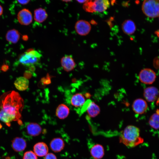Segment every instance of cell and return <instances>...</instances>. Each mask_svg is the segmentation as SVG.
<instances>
[{
  "mask_svg": "<svg viewBox=\"0 0 159 159\" xmlns=\"http://www.w3.org/2000/svg\"><path fill=\"white\" fill-rule=\"evenodd\" d=\"M23 104L17 92L12 91L3 94L0 97V120L8 126L11 122L19 120Z\"/></svg>",
  "mask_w": 159,
  "mask_h": 159,
  "instance_id": "cell-1",
  "label": "cell"
},
{
  "mask_svg": "<svg viewBox=\"0 0 159 159\" xmlns=\"http://www.w3.org/2000/svg\"><path fill=\"white\" fill-rule=\"evenodd\" d=\"M120 141L130 147H134L141 143L143 141L140 136L139 128L134 125L127 126L121 135Z\"/></svg>",
  "mask_w": 159,
  "mask_h": 159,
  "instance_id": "cell-2",
  "label": "cell"
},
{
  "mask_svg": "<svg viewBox=\"0 0 159 159\" xmlns=\"http://www.w3.org/2000/svg\"><path fill=\"white\" fill-rule=\"evenodd\" d=\"M42 56V54L38 51L30 49L21 55L19 61L24 66L30 67L37 64Z\"/></svg>",
  "mask_w": 159,
  "mask_h": 159,
  "instance_id": "cell-3",
  "label": "cell"
},
{
  "mask_svg": "<svg viewBox=\"0 0 159 159\" xmlns=\"http://www.w3.org/2000/svg\"><path fill=\"white\" fill-rule=\"evenodd\" d=\"M142 10L147 16L155 18L159 16V0H145L143 1Z\"/></svg>",
  "mask_w": 159,
  "mask_h": 159,
  "instance_id": "cell-4",
  "label": "cell"
},
{
  "mask_svg": "<svg viewBox=\"0 0 159 159\" xmlns=\"http://www.w3.org/2000/svg\"><path fill=\"white\" fill-rule=\"evenodd\" d=\"M156 78L155 72L149 68L142 69L139 74V78L140 81L144 84L150 85L153 84Z\"/></svg>",
  "mask_w": 159,
  "mask_h": 159,
  "instance_id": "cell-5",
  "label": "cell"
},
{
  "mask_svg": "<svg viewBox=\"0 0 159 159\" xmlns=\"http://www.w3.org/2000/svg\"><path fill=\"white\" fill-rule=\"evenodd\" d=\"M91 26L87 21L83 20L77 21L76 23L75 29L77 33L81 36L88 34L91 30Z\"/></svg>",
  "mask_w": 159,
  "mask_h": 159,
  "instance_id": "cell-6",
  "label": "cell"
},
{
  "mask_svg": "<svg viewBox=\"0 0 159 159\" xmlns=\"http://www.w3.org/2000/svg\"><path fill=\"white\" fill-rule=\"evenodd\" d=\"M17 19L21 24L24 25H29L32 21V14L28 9H24L18 13Z\"/></svg>",
  "mask_w": 159,
  "mask_h": 159,
  "instance_id": "cell-7",
  "label": "cell"
},
{
  "mask_svg": "<svg viewBox=\"0 0 159 159\" xmlns=\"http://www.w3.org/2000/svg\"><path fill=\"white\" fill-rule=\"evenodd\" d=\"M159 92L157 88L154 86L148 87L144 89L143 96L148 102H153L158 98Z\"/></svg>",
  "mask_w": 159,
  "mask_h": 159,
  "instance_id": "cell-8",
  "label": "cell"
},
{
  "mask_svg": "<svg viewBox=\"0 0 159 159\" xmlns=\"http://www.w3.org/2000/svg\"><path fill=\"white\" fill-rule=\"evenodd\" d=\"M132 107L135 113L142 114L146 112L148 108V105L145 100L141 98H138L134 101Z\"/></svg>",
  "mask_w": 159,
  "mask_h": 159,
  "instance_id": "cell-9",
  "label": "cell"
},
{
  "mask_svg": "<svg viewBox=\"0 0 159 159\" xmlns=\"http://www.w3.org/2000/svg\"><path fill=\"white\" fill-rule=\"evenodd\" d=\"M24 131L26 133L31 137L38 135L42 132V128L38 124L34 123H28L25 125Z\"/></svg>",
  "mask_w": 159,
  "mask_h": 159,
  "instance_id": "cell-10",
  "label": "cell"
},
{
  "mask_svg": "<svg viewBox=\"0 0 159 159\" xmlns=\"http://www.w3.org/2000/svg\"><path fill=\"white\" fill-rule=\"evenodd\" d=\"M61 62L64 69L67 71H71L75 67V63L71 55H66L63 57Z\"/></svg>",
  "mask_w": 159,
  "mask_h": 159,
  "instance_id": "cell-11",
  "label": "cell"
},
{
  "mask_svg": "<svg viewBox=\"0 0 159 159\" xmlns=\"http://www.w3.org/2000/svg\"><path fill=\"white\" fill-rule=\"evenodd\" d=\"M33 150L37 156H45L48 153V148L45 143L42 142H39L34 145Z\"/></svg>",
  "mask_w": 159,
  "mask_h": 159,
  "instance_id": "cell-12",
  "label": "cell"
},
{
  "mask_svg": "<svg viewBox=\"0 0 159 159\" xmlns=\"http://www.w3.org/2000/svg\"><path fill=\"white\" fill-rule=\"evenodd\" d=\"M122 28L123 32L127 35L133 34L136 30L135 23L130 19L125 20L122 24Z\"/></svg>",
  "mask_w": 159,
  "mask_h": 159,
  "instance_id": "cell-13",
  "label": "cell"
},
{
  "mask_svg": "<svg viewBox=\"0 0 159 159\" xmlns=\"http://www.w3.org/2000/svg\"><path fill=\"white\" fill-rule=\"evenodd\" d=\"M26 146L25 140L21 138L16 137L12 141V147L16 152L23 151L25 149Z\"/></svg>",
  "mask_w": 159,
  "mask_h": 159,
  "instance_id": "cell-14",
  "label": "cell"
},
{
  "mask_svg": "<svg viewBox=\"0 0 159 159\" xmlns=\"http://www.w3.org/2000/svg\"><path fill=\"white\" fill-rule=\"evenodd\" d=\"M91 155L95 159H100L102 158L104 154L103 146L99 144H96L92 146L90 149Z\"/></svg>",
  "mask_w": 159,
  "mask_h": 159,
  "instance_id": "cell-15",
  "label": "cell"
},
{
  "mask_svg": "<svg viewBox=\"0 0 159 159\" xmlns=\"http://www.w3.org/2000/svg\"><path fill=\"white\" fill-rule=\"evenodd\" d=\"M110 5V3L107 0H95L93 1L94 12H102L106 10Z\"/></svg>",
  "mask_w": 159,
  "mask_h": 159,
  "instance_id": "cell-16",
  "label": "cell"
},
{
  "mask_svg": "<svg viewBox=\"0 0 159 159\" xmlns=\"http://www.w3.org/2000/svg\"><path fill=\"white\" fill-rule=\"evenodd\" d=\"M50 148L55 152L61 151L64 146L63 140L60 138H57L53 139L50 143Z\"/></svg>",
  "mask_w": 159,
  "mask_h": 159,
  "instance_id": "cell-17",
  "label": "cell"
},
{
  "mask_svg": "<svg viewBox=\"0 0 159 159\" xmlns=\"http://www.w3.org/2000/svg\"><path fill=\"white\" fill-rule=\"evenodd\" d=\"M16 88L20 91H24L26 90L29 85V81L26 77H20L17 78L14 82Z\"/></svg>",
  "mask_w": 159,
  "mask_h": 159,
  "instance_id": "cell-18",
  "label": "cell"
},
{
  "mask_svg": "<svg viewBox=\"0 0 159 159\" xmlns=\"http://www.w3.org/2000/svg\"><path fill=\"white\" fill-rule=\"evenodd\" d=\"M47 16L48 15L46 11L43 8H39L34 11V19L37 22H43L46 20Z\"/></svg>",
  "mask_w": 159,
  "mask_h": 159,
  "instance_id": "cell-19",
  "label": "cell"
},
{
  "mask_svg": "<svg viewBox=\"0 0 159 159\" xmlns=\"http://www.w3.org/2000/svg\"><path fill=\"white\" fill-rule=\"evenodd\" d=\"M20 36L19 33L18 31L15 29H12L7 32L6 38L9 42L15 44L19 41Z\"/></svg>",
  "mask_w": 159,
  "mask_h": 159,
  "instance_id": "cell-20",
  "label": "cell"
},
{
  "mask_svg": "<svg viewBox=\"0 0 159 159\" xmlns=\"http://www.w3.org/2000/svg\"><path fill=\"white\" fill-rule=\"evenodd\" d=\"M85 101L84 96L79 93L74 95L71 99V104L75 107H81Z\"/></svg>",
  "mask_w": 159,
  "mask_h": 159,
  "instance_id": "cell-21",
  "label": "cell"
},
{
  "mask_svg": "<svg viewBox=\"0 0 159 159\" xmlns=\"http://www.w3.org/2000/svg\"><path fill=\"white\" fill-rule=\"evenodd\" d=\"M69 109L65 105H60L57 108L56 115L59 118L64 119L67 117L69 113Z\"/></svg>",
  "mask_w": 159,
  "mask_h": 159,
  "instance_id": "cell-22",
  "label": "cell"
},
{
  "mask_svg": "<svg viewBox=\"0 0 159 159\" xmlns=\"http://www.w3.org/2000/svg\"><path fill=\"white\" fill-rule=\"evenodd\" d=\"M150 126L155 130L159 129V110L158 109L155 113L150 117L148 121Z\"/></svg>",
  "mask_w": 159,
  "mask_h": 159,
  "instance_id": "cell-23",
  "label": "cell"
},
{
  "mask_svg": "<svg viewBox=\"0 0 159 159\" xmlns=\"http://www.w3.org/2000/svg\"><path fill=\"white\" fill-rule=\"evenodd\" d=\"M87 111L90 117H94L99 114L100 109L97 105L92 102Z\"/></svg>",
  "mask_w": 159,
  "mask_h": 159,
  "instance_id": "cell-24",
  "label": "cell"
},
{
  "mask_svg": "<svg viewBox=\"0 0 159 159\" xmlns=\"http://www.w3.org/2000/svg\"><path fill=\"white\" fill-rule=\"evenodd\" d=\"M83 8L86 11L91 13L94 12L93 8V1L87 0L84 3Z\"/></svg>",
  "mask_w": 159,
  "mask_h": 159,
  "instance_id": "cell-25",
  "label": "cell"
},
{
  "mask_svg": "<svg viewBox=\"0 0 159 159\" xmlns=\"http://www.w3.org/2000/svg\"><path fill=\"white\" fill-rule=\"evenodd\" d=\"M92 101L90 99H88L85 101L83 105L81 107L80 113L81 115L85 111H87Z\"/></svg>",
  "mask_w": 159,
  "mask_h": 159,
  "instance_id": "cell-26",
  "label": "cell"
},
{
  "mask_svg": "<svg viewBox=\"0 0 159 159\" xmlns=\"http://www.w3.org/2000/svg\"><path fill=\"white\" fill-rule=\"evenodd\" d=\"M23 159H37V158L34 152L29 151L24 153Z\"/></svg>",
  "mask_w": 159,
  "mask_h": 159,
  "instance_id": "cell-27",
  "label": "cell"
},
{
  "mask_svg": "<svg viewBox=\"0 0 159 159\" xmlns=\"http://www.w3.org/2000/svg\"><path fill=\"white\" fill-rule=\"evenodd\" d=\"M44 159H57V157L54 154L48 153L44 157Z\"/></svg>",
  "mask_w": 159,
  "mask_h": 159,
  "instance_id": "cell-28",
  "label": "cell"
},
{
  "mask_svg": "<svg viewBox=\"0 0 159 159\" xmlns=\"http://www.w3.org/2000/svg\"><path fill=\"white\" fill-rule=\"evenodd\" d=\"M154 66L156 69L159 68V59H156L154 61Z\"/></svg>",
  "mask_w": 159,
  "mask_h": 159,
  "instance_id": "cell-29",
  "label": "cell"
},
{
  "mask_svg": "<svg viewBox=\"0 0 159 159\" xmlns=\"http://www.w3.org/2000/svg\"><path fill=\"white\" fill-rule=\"evenodd\" d=\"M17 1L20 4L25 5L27 4L30 0H18Z\"/></svg>",
  "mask_w": 159,
  "mask_h": 159,
  "instance_id": "cell-30",
  "label": "cell"
},
{
  "mask_svg": "<svg viewBox=\"0 0 159 159\" xmlns=\"http://www.w3.org/2000/svg\"><path fill=\"white\" fill-rule=\"evenodd\" d=\"M7 67L8 66L6 65H3L1 68L2 70L4 71H5L6 70H7L8 68Z\"/></svg>",
  "mask_w": 159,
  "mask_h": 159,
  "instance_id": "cell-31",
  "label": "cell"
},
{
  "mask_svg": "<svg viewBox=\"0 0 159 159\" xmlns=\"http://www.w3.org/2000/svg\"><path fill=\"white\" fill-rule=\"evenodd\" d=\"M3 9L1 6L0 5V16L3 13Z\"/></svg>",
  "mask_w": 159,
  "mask_h": 159,
  "instance_id": "cell-32",
  "label": "cell"
},
{
  "mask_svg": "<svg viewBox=\"0 0 159 159\" xmlns=\"http://www.w3.org/2000/svg\"><path fill=\"white\" fill-rule=\"evenodd\" d=\"M77 2L80 3H85L87 0H77Z\"/></svg>",
  "mask_w": 159,
  "mask_h": 159,
  "instance_id": "cell-33",
  "label": "cell"
},
{
  "mask_svg": "<svg viewBox=\"0 0 159 159\" xmlns=\"http://www.w3.org/2000/svg\"><path fill=\"white\" fill-rule=\"evenodd\" d=\"M155 33L159 38V29L156 31L155 32Z\"/></svg>",
  "mask_w": 159,
  "mask_h": 159,
  "instance_id": "cell-34",
  "label": "cell"
}]
</instances>
